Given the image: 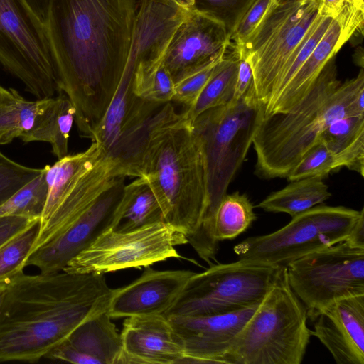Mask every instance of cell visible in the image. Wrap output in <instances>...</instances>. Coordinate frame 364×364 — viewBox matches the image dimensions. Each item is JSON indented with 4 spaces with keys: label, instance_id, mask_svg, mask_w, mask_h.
<instances>
[{
    "label": "cell",
    "instance_id": "obj_1",
    "mask_svg": "<svg viewBox=\"0 0 364 364\" xmlns=\"http://www.w3.org/2000/svg\"><path fill=\"white\" fill-rule=\"evenodd\" d=\"M141 1L48 0L44 25L59 92L74 106L81 136L91 139L120 83Z\"/></svg>",
    "mask_w": 364,
    "mask_h": 364
},
{
    "label": "cell",
    "instance_id": "obj_2",
    "mask_svg": "<svg viewBox=\"0 0 364 364\" xmlns=\"http://www.w3.org/2000/svg\"><path fill=\"white\" fill-rule=\"evenodd\" d=\"M113 290L105 274H17L0 309V362L46 358L82 323L108 309Z\"/></svg>",
    "mask_w": 364,
    "mask_h": 364
},
{
    "label": "cell",
    "instance_id": "obj_3",
    "mask_svg": "<svg viewBox=\"0 0 364 364\" xmlns=\"http://www.w3.org/2000/svg\"><path fill=\"white\" fill-rule=\"evenodd\" d=\"M141 176L154 192L165 222L191 235L207 206L205 159L191 124L171 102L163 105L150 131Z\"/></svg>",
    "mask_w": 364,
    "mask_h": 364
},
{
    "label": "cell",
    "instance_id": "obj_4",
    "mask_svg": "<svg viewBox=\"0 0 364 364\" xmlns=\"http://www.w3.org/2000/svg\"><path fill=\"white\" fill-rule=\"evenodd\" d=\"M336 57V56H335ZM335 57L313 84L308 95L292 112L264 115L255 131V173L261 178H287L306 153L318 141L321 132L335 119L348 116V105L364 87V70L341 82Z\"/></svg>",
    "mask_w": 364,
    "mask_h": 364
},
{
    "label": "cell",
    "instance_id": "obj_5",
    "mask_svg": "<svg viewBox=\"0 0 364 364\" xmlns=\"http://www.w3.org/2000/svg\"><path fill=\"white\" fill-rule=\"evenodd\" d=\"M262 113L252 85L239 101L209 109L191 123L205 159L208 202L198 228L187 240L208 264L216 259L220 242L215 234L218 208L252 144Z\"/></svg>",
    "mask_w": 364,
    "mask_h": 364
},
{
    "label": "cell",
    "instance_id": "obj_6",
    "mask_svg": "<svg viewBox=\"0 0 364 364\" xmlns=\"http://www.w3.org/2000/svg\"><path fill=\"white\" fill-rule=\"evenodd\" d=\"M307 311L290 287L287 267L274 281L224 357L228 364H301L311 336Z\"/></svg>",
    "mask_w": 364,
    "mask_h": 364
},
{
    "label": "cell",
    "instance_id": "obj_7",
    "mask_svg": "<svg viewBox=\"0 0 364 364\" xmlns=\"http://www.w3.org/2000/svg\"><path fill=\"white\" fill-rule=\"evenodd\" d=\"M321 0L284 4L272 1L265 16L240 43L231 46L252 72V88L262 108L269 102L294 62L308 31L320 13Z\"/></svg>",
    "mask_w": 364,
    "mask_h": 364
},
{
    "label": "cell",
    "instance_id": "obj_8",
    "mask_svg": "<svg viewBox=\"0 0 364 364\" xmlns=\"http://www.w3.org/2000/svg\"><path fill=\"white\" fill-rule=\"evenodd\" d=\"M361 213L344 206L317 205L278 230L248 237L233 250L253 265L282 267L313 252L344 242Z\"/></svg>",
    "mask_w": 364,
    "mask_h": 364
},
{
    "label": "cell",
    "instance_id": "obj_9",
    "mask_svg": "<svg viewBox=\"0 0 364 364\" xmlns=\"http://www.w3.org/2000/svg\"><path fill=\"white\" fill-rule=\"evenodd\" d=\"M279 267L253 265L239 259L212 264L190 277L163 316L224 314L258 304L272 287Z\"/></svg>",
    "mask_w": 364,
    "mask_h": 364
},
{
    "label": "cell",
    "instance_id": "obj_10",
    "mask_svg": "<svg viewBox=\"0 0 364 364\" xmlns=\"http://www.w3.org/2000/svg\"><path fill=\"white\" fill-rule=\"evenodd\" d=\"M0 65L38 100L59 92L44 23L25 0H0Z\"/></svg>",
    "mask_w": 364,
    "mask_h": 364
},
{
    "label": "cell",
    "instance_id": "obj_11",
    "mask_svg": "<svg viewBox=\"0 0 364 364\" xmlns=\"http://www.w3.org/2000/svg\"><path fill=\"white\" fill-rule=\"evenodd\" d=\"M135 66L128 63L117 90L95 127L92 142L117 163L118 176L141 177L149 133L162 106L136 96L132 90Z\"/></svg>",
    "mask_w": 364,
    "mask_h": 364
},
{
    "label": "cell",
    "instance_id": "obj_12",
    "mask_svg": "<svg viewBox=\"0 0 364 364\" xmlns=\"http://www.w3.org/2000/svg\"><path fill=\"white\" fill-rule=\"evenodd\" d=\"M286 267L289 284L311 320L338 300L364 294V250L346 242L309 253Z\"/></svg>",
    "mask_w": 364,
    "mask_h": 364
},
{
    "label": "cell",
    "instance_id": "obj_13",
    "mask_svg": "<svg viewBox=\"0 0 364 364\" xmlns=\"http://www.w3.org/2000/svg\"><path fill=\"white\" fill-rule=\"evenodd\" d=\"M188 243L186 235L166 222L118 232L112 228L72 258L63 271L105 274L146 267L171 258H181L178 245Z\"/></svg>",
    "mask_w": 364,
    "mask_h": 364
},
{
    "label": "cell",
    "instance_id": "obj_14",
    "mask_svg": "<svg viewBox=\"0 0 364 364\" xmlns=\"http://www.w3.org/2000/svg\"><path fill=\"white\" fill-rule=\"evenodd\" d=\"M124 177L102 193L79 217L43 245L31 252L24 266H34L41 273L62 271L68 262L112 228L117 217Z\"/></svg>",
    "mask_w": 364,
    "mask_h": 364
},
{
    "label": "cell",
    "instance_id": "obj_15",
    "mask_svg": "<svg viewBox=\"0 0 364 364\" xmlns=\"http://www.w3.org/2000/svg\"><path fill=\"white\" fill-rule=\"evenodd\" d=\"M230 47L226 24L211 14L191 9L175 31L164 64L175 83L223 58Z\"/></svg>",
    "mask_w": 364,
    "mask_h": 364
},
{
    "label": "cell",
    "instance_id": "obj_16",
    "mask_svg": "<svg viewBox=\"0 0 364 364\" xmlns=\"http://www.w3.org/2000/svg\"><path fill=\"white\" fill-rule=\"evenodd\" d=\"M259 304L224 314L168 317L183 345L181 363H225V355Z\"/></svg>",
    "mask_w": 364,
    "mask_h": 364
},
{
    "label": "cell",
    "instance_id": "obj_17",
    "mask_svg": "<svg viewBox=\"0 0 364 364\" xmlns=\"http://www.w3.org/2000/svg\"><path fill=\"white\" fill-rule=\"evenodd\" d=\"M194 273L190 270L161 271L146 267L137 279L113 290L108 313L112 318L164 315Z\"/></svg>",
    "mask_w": 364,
    "mask_h": 364
},
{
    "label": "cell",
    "instance_id": "obj_18",
    "mask_svg": "<svg viewBox=\"0 0 364 364\" xmlns=\"http://www.w3.org/2000/svg\"><path fill=\"white\" fill-rule=\"evenodd\" d=\"M316 337L337 364H364V294L338 300L312 319Z\"/></svg>",
    "mask_w": 364,
    "mask_h": 364
},
{
    "label": "cell",
    "instance_id": "obj_19",
    "mask_svg": "<svg viewBox=\"0 0 364 364\" xmlns=\"http://www.w3.org/2000/svg\"><path fill=\"white\" fill-rule=\"evenodd\" d=\"M120 335L119 364H178L185 357L179 336L163 315L126 317Z\"/></svg>",
    "mask_w": 364,
    "mask_h": 364
},
{
    "label": "cell",
    "instance_id": "obj_20",
    "mask_svg": "<svg viewBox=\"0 0 364 364\" xmlns=\"http://www.w3.org/2000/svg\"><path fill=\"white\" fill-rule=\"evenodd\" d=\"M122 355L121 335L107 309L82 323L46 358L75 364H119Z\"/></svg>",
    "mask_w": 364,
    "mask_h": 364
},
{
    "label": "cell",
    "instance_id": "obj_21",
    "mask_svg": "<svg viewBox=\"0 0 364 364\" xmlns=\"http://www.w3.org/2000/svg\"><path fill=\"white\" fill-rule=\"evenodd\" d=\"M350 38L340 23L333 19L312 53L289 83L264 108V115L294 111L308 95L327 63Z\"/></svg>",
    "mask_w": 364,
    "mask_h": 364
},
{
    "label": "cell",
    "instance_id": "obj_22",
    "mask_svg": "<svg viewBox=\"0 0 364 364\" xmlns=\"http://www.w3.org/2000/svg\"><path fill=\"white\" fill-rule=\"evenodd\" d=\"M50 98L30 101L16 90L0 85V145L8 144L16 138L31 142Z\"/></svg>",
    "mask_w": 364,
    "mask_h": 364
},
{
    "label": "cell",
    "instance_id": "obj_23",
    "mask_svg": "<svg viewBox=\"0 0 364 364\" xmlns=\"http://www.w3.org/2000/svg\"><path fill=\"white\" fill-rule=\"evenodd\" d=\"M339 168L364 176V117L346 116L333 120L320 134Z\"/></svg>",
    "mask_w": 364,
    "mask_h": 364
},
{
    "label": "cell",
    "instance_id": "obj_24",
    "mask_svg": "<svg viewBox=\"0 0 364 364\" xmlns=\"http://www.w3.org/2000/svg\"><path fill=\"white\" fill-rule=\"evenodd\" d=\"M159 222H165L163 212L147 179L137 177L124 184L112 229L127 232Z\"/></svg>",
    "mask_w": 364,
    "mask_h": 364
},
{
    "label": "cell",
    "instance_id": "obj_25",
    "mask_svg": "<svg viewBox=\"0 0 364 364\" xmlns=\"http://www.w3.org/2000/svg\"><path fill=\"white\" fill-rule=\"evenodd\" d=\"M331 196L323 178H306L291 181L284 188L271 193L257 207L267 212L285 213L293 218L322 204Z\"/></svg>",
    "mask_w": 364,
    "mask_h": 364
},
{
    "label": "cell",
    "instance_id": "obj_26",
    "mask_svg": "<svg viewBox=\"0 0 364 364\" xmlns=\"http://www.w3.org/2000/svg\"><path fill=\"white\" fill-rule=\"evenodd\" d=\"M50 97L32 135L31 141H44L50 144L58 159L68 155V139L75 122V109L68 96L59 92Z\"/></svg>",
    "mask_w": 364,
    "mask_h": 364
},
{
    "label": "cell",
    "instance_id": "obj_27",
    "mask_svg": "<svg viewBox=\"0 0 364 364\" xmlns=\"http://www.w3.org/2000/svg\"><path fill=\"white\" fill-rule=\"evenodd\" d=\"M238 55L230 47L215 74L209 80L195 103L181 112L183 118L192 123L203 112L228 104L233 96L237 72Z\"/></svg>",
    "mask_w": 364,
    "mask_h": 364
},
{
    "label": "cell",
    "instance_id": "obj_28",
    "mask_svg": "<svg viewBox=\"0 0 364 364\" xmlns=\"http://www.w3.org/2000/svg\"><path fill=\"white\" fill-rule=\"evenodd\" d=\"M164 57L141 60L136 64L132 90L142 100L158 104L173 100L175 83L164 64Z\"/></svg>",
    "mask_w": 364,
    "mask_h": 364
},
{
    "label": "cell",
    "instance_id": "obj_29",
    "mask_svg": "<svg viewBox=\"0 0 364 364\" xmlns=\"http://www.w3.org/2000/svg\"><path fill=\"white\" fill-rule=\"evenodd\" d=\"M254 206L246 194H226L215 214V234L218 242L232 240L246 231L257 219Z\"/></svg>",
    "mask_w": 364,
    "mask_h": 364
},
{
    "label": "cell",
    "instance_id": "obj_30",
    "mask_svg": "<svg viewBox=\"0 0 364 364\" xmlns=\"http://www.w3.org/2000/svg\"><path fill=\"white\" fill-rule=\"evenodd\" d=\"M48 192L46 168L0 205V217L41 218Z\"/></svg>",
    "mask_w": 364,
    "mask_h": 364
},
{
    "label": "cell",
    "instance_id": "obj_31",
    "mask_svg": "<svg viewBox=\"0 0 364 364\" xmlns=\"http://www.w3.org/2000/svg\"><path fill=\"white\" fill-rule=\"evenodd\" d=\"M39 228L36 221L0 247V280L23 271L24 262L33 247Z\"/></svg>",
    "mask_w": 364,
    "mask_h": 364
},
{
    "label": "cell",
    "instance_id": "obj_32",
    "mask_svg": "<svg viewBox=\"0 0 364 364\" xmlns=\"http://www.w3.org/2000/svg\"><path fill=\"white\" fill-rule=\"evenodd\" d=\"M338 168L333 154L318 141L306 153L287 178L289 181L311 177L323 179L331 172Z\"/></svg>",
    "mask_w": 364,
    "mask_h": 364
},
{
    "label": "cell",
    "instance_id": "obj_33",
    "mask_svg": "<svg viewBox=\"0 0 364 364\" xmlns=\"http://www.w3.org/2000/svg\"><path fill=\"white\" fill-rule=\"evenodd\" d=\"M320 12L336 20L349 38L363 31L364 3L359 0H321Z\"/></svg>",
    "mask_w": 364,
    "mask_h": 364
},
{
    "label": "cell",
    "instance_id": "obj_34",
    "mask_svg": "<svg viewBox=\"0 0 364 364\" xmlns=\"http://www.w3.org/2000/svg\"><path fill=\"white\" fill-rule=\"evenodd\" d=\"M42 171L18 164L0 151V205Z\"/></svg>",
    "mask_w": 364,
    "mask_h": 364
},
{
    "label": "cell",
    "instance_id": "obj_35",
    "mask_svg": "<svg viewBox=\"0 0 364 364\" xmlns=\"http://www.w3.org/2000/svg\"><path fill=\"white\" fill-rule=\"evenodd\" d=\"M224 58L175 82L172 101L181 103L187 108L191 107L209 80L217 71Z\"/></svg>",
    "mask_w": 364,
    "mask_h": 364
},
{
    "label": "cell",
    "instance_id": "obj_36",
    "mask_svg": "<svg viewBox=\"0 0 364 364\" xmlns=\"http://www.w3.org/2000/svg\"><path fill=\"white\" fill-rule=\"evenodd\" d=\"M273 0H251L232 27L231 46L243 41L261 22Z\"/></svg>",
    "mask_w": 364,
    "mask_h": 364
},
{
    "label": "cell",
    "instance_id": "obj_37",
    "mask_svg": "<svg viewBox=\"0 0 364 364\" xmlns=\"http://www.w3.org/2000/svg\"><path fill=\"white\" fill-rule=\"evenodd\" d=\"M192 9L205 11L222 20L229 31L251 0H193Z\"/></svg>",
    "mask_w": 364,
    "mask_h": 364
},
{
    "label": "cell",
    "instance_id": "obj_38",
    "mask_svg": "<svg viewBox=\"0 0 364 364\" xmlns=\"http://www.w3.org/2000/svg\"><path fill=\"white\" fill-rule=\"evenodd\" d=\"M39 220L22 216L0 217V247Z\"/></svg>",
    "mask_w": 364,
    "mask_h": 364
},
{
    "label": "cell",
    "instance_id": "obj_39",
    "mask_svg": "<svg viewBox=\"0 0 364 364\" xmlns=\"http://www.w3.org/2000/svg\"><path fill=\"white\" fill-rule=\"evenodd\" d=\"M238 58L235 90L230 102H236L244 97L253 83L252 72L249 62L244 58L238 56Z\"/></svg>",
    "mask_w": 364,
    "mask_h": 364
},
{
    "label": "cell",
    "instance_id": "obj_40",
    "mask_svg": "<svg viewBox=\"0 0 364 364\" xmlns=\"http://www.w3.org/2000/svg\"><path fill=\"white\" fill-rule=\"evenodd\" d=\"M349 246L364 250V209L353 226L348 237L344 241Z\"/></svg>",
    "mask_w": 364,
    "mask_h": 364
},
{
    "label": "cell",
    "instance_id": "obj_41",
    "mask_svg": "<svg viewBox=\"0 0 364 364\" xmlns=\"http://www.w3.org/2000/svg\"><path fill=\"white\" fill-rule=\"evenodd\" d=\"M348 110L350 117H364V87L355 93Z\"/></svg>",
    "mask_w": 364,
    "mask_h": 364
},
{
    "label": "cell",
    "instance_id": "obj_42",
    "mask_svg": "<svg viewBox=\"0 0 364 364\" xmlns=\"http://www.w3.org/2000/svg\"><path fill=\"white\" fill-rule=\"evenodd\" d=\"M34 13L43 21L44 23L48 6V0H25Z\"/></svg>",
    "mask_w": 364,
    "mask_h": 364
},
{
    "label": "cell",
    "instance_id": "obj_43",
    "mask_svg": "<svg viewBox=\"0 0 364 364\" xmlns=\"http://www.w3.org/2000/svg\"><path fill=\"white\" fill-rule=\"evenodd\" d=\"M12 278V277H11ZM0 280V309L11 279Z\"/></svg>",
    "mask_w": 364,
    "mask_h": 364
},
{
    "label": "cell",
    "instance_id": "obj_44",
    "mask_svg": "<svg viewBox=\"0 0 364 364\" xmlns=\"http://www.w3.org/2000/svg\"><path fill=\"white\" fill-rule=\"evenodd\" d=\"M171 1H173V3H175L176 4L180 6L181 7L186 8L187 9H191L194 4L193 0H171Z\"/></svg>",
    "mask_w": 364,
    "mask_h": 364
},
{
    "label": "cell",
    "instance_id": "obj_45",
    "mask_svg": "<svg viewBox=\"0 0 364 364\" xmlns=\"http://www.w3.org/2000/svg\"><path fill=\"white\" fill-rule=\"evenodd\" d=\"M277 4H284L299 0H273Z\"/></svg>",
    "mask_w": 364,
    "mask_h": 364
}]
</instances>
